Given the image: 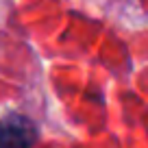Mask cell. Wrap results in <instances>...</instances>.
<instances>
[{
	"instance_id": "obj_1",
	"label": "cell",
	"mask_w": 148,
	"mask_h": 148,
	"mask_svg": "<svg viewBox=\"0 0 148 148\" xmlns=\"http://www.w3.org/2000/svg\"><path fill=\"white\" fill-rule=\"evenodd\" d=\"M37 142V126L28 118L11 113L0 120V148H31Z\"/></svg>"
}]
</instances>
